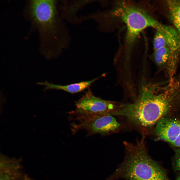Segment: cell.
Instances as JSON below:
<instances>
[{"instance_id":"obj_13","label":"cell","mask_w":180,"mask_h":180,"mask_svg":"<svg viewBox=\"0 0 180 180\" xmlns=\"http://www.w3.org/2000/svg\"><path fill=\"white\" fill-rule=\"evenodd\" d=\"M176 180H180V174L178 176Z\"/></svg>"},{"instance_id":"obj_6","label":"cell","mask_w":180,"mask_h":180,"mask_svg":"<svg viewBox=\"0 0 180 180\" xmlns=\"http://www.w3.org/2000/svg\"><path fill=\"white\" fill-rule=\"evenodd\" d=\"M80 126L93 133L104 134L120 126L116 119L109 114H82Z\"/></svg>"},{"instance_id":"obj_2","label":"cell","mask_w":180,"mask_h":180,"mask_svg":"<svg viewBox=\"0 0 180 180\" xmlns=\"http://www.w3.org/2000/svg\"><path fill=\"white\" fill-rule=\"evenodd\" d=\"M56 0H31L29 10L32 22L37 28L42 49L49 56H56L69 46L68 30L59 16Z\"/></svg>"},{"instance_id":"obj_11","label":"cell","mask_w":180,"mask_h":180,"mask_svg":"<svg viewBox=\"0 0 180 180\" xmlns=\"http://www.w3.org/2000/svg\"><path fill=\"white\" fill-rule=\"evenodd\" d=\"M166 3L170 20L180 37V0H168Z\"/></svg>"},{"instance_id":"obj_12","label":"cell","mask_w":180,"mask_h":180,"mask_svg":"<svg viewBox=\"0 0 180 180\" xmlns=\"http://www.w3.org/2000/svg\"><path fill=\"white\" fill-rule=\"evenodd\" d=\"M174 166L175 170L180 171V148L175 150Z\"/></svg>"},{"instance_id":"obj_8","label":"cell","mask_w":180,"mask_h":180,"mask_svg":"<svg viewBox=\"0 0 180 180\" xmlns=\"http://www.w3.org/2000/svg\"><path fill=\"white\" fill-rule=\"evenodd\" d=\"M92 0H76L68 3H64L62 6V16L72 23L79 22L76 14L82 7Z\"/></svg>"},{"instance_id":"obj_9","label":"cell","mask_w":180,"mask_h":180,"mask_svg":"<svg viewBox=\"0 0 180 180\" xmlns=\"http://www.w3.org/2000/svg\"><path fill=\"white\" fill-rule=\"evenodd\" d=\"M98 78L91 80L82 82L66 85L54 84L47 82H40L39 84L46 86V89H54L62 90L70 93H74L82 91L88 88L96 81Z\"/></svg>"},{"instance_id":"obj_14","label":"cell","mask_w":180,"mask_h":180,"mask_svg":"<svg viewBox=\"0 0 180 180\" xmlns=\"http://www.w3.org/2000/svg\"><path fill=\"white\" fill-rule=\"evenodd\" d=\"M24 180H30L29 179L27 178H26Z\"/></svg>"},{"instance_id":"obj_3","label":"cell","mask_w":180,"mask_h":180,"mask_svg":"<svg viewBox=\"0 0 180 180\" xmlns=\"http://www.w3.org/2000/svg\"><path fill=\"white\" fill-rule=\"evenodd\" d=\"M124 144V160L107 180H169L164 169L149 155L144 138Z\"/></svg>"},{"instance_id":"obj_7","label":"cell","mask_w":180,"mask_h":180,"mask_svg":"<svg viewBox=\"0 0 180 180\" xmlns=\"http://www.w3.org/2000/svg\"><path fill=\"white\" fill-rule=\"evenodd\" d=\"M163 47L180 51V37L174 27L164 25L156 29L153 40L154 50Z\"/></svg>"},{"instance_id":"obj_10","label":"cell","mask_w":180,"mask_h":180,"mask_svg":"<svg viewBox=\"0 0 180 180\" xmlns=\"http://www.w3.org/2000/svg\"><path fill=\"white\" fill-rule=\"evenodd\" d=\"M180 51L167 47H163L154 50V58L155 62L159 67L166 66L171 59L176 56Z\"/></svg>"},{"instance_id":"obj_4","label":"cell","mask_w":180,"mask_h":180,"mask_svg":"<svg viewBox=\"0 0 180 180\" xmlns=\"http://www.w3.org/2000/svg\"><path fill=\"white\" fill-rule=\"evenodd\" d=\"M111 12L112 16L126 25L125 44L128 51L131 49L140 32L145 29L150 27L157 29L164 25L142 8L126 1L117 2Z\"/></svg>"},{"instance_id":"obj_1","label":"cell","mask_w":180,"mask_h":180,"mask_svg":"<svg viewBox=\"0 0 180 180\" xmlns=\"http://www.w3.org/2000/svg\"><path fill=\"white\" fill-rule=\"evenodd\" d=\"M180 98L175 85L166 82L149 83L142 86L136 101L121 106L116 115L126 117L140 126H152Z\"/></svg>"},{"instance_id":"obj_5","label":"cell","mask_w":180,"mask_h":180,"mask_svg":"<svg viewBox=\"0 0 180 180\" xmlns=\"http://www.w3.org/2000/svg\"><path fill=\"white\" fill-rule=\"evenodd\" d=\"M78 111L82 114L114 115L120 106L114 102L96 96L88 90L76 104Z\"/></svg>"}]
</instances>
